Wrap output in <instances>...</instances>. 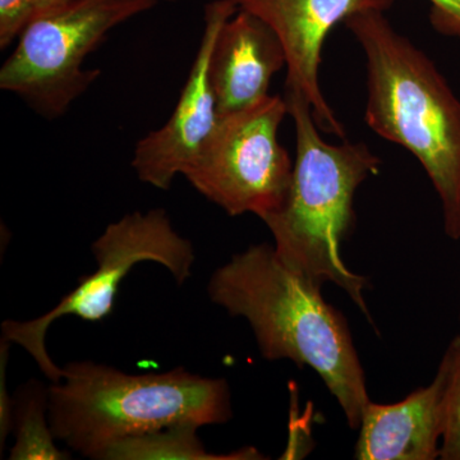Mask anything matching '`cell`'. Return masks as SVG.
Instances as JSON below:
<instances>
[{
	"label": "cell",
	"mask_w": 460,
	"mask_h": 460,
	"mask_svg": "<svg viewBox=\"0 0 460 460\" xmlns=\"http://www.w3.org/2000/svg\"><path fill=\"white\" fill-rule=\"evenodd\" d=\"M321 284L293 270L274 247L251 246L208 281L214 304L244 317L269 361L292 359L320 375L352 429L370 402L358 354L343 314L326 304Z\"/></svg>",
	"instance_id": "obj_1"
},
{
	"label": "cell",
	"mask_w": 460,
	"mask_h": 460,
	"mask_svg": "<svg viewBox=\"0 0 460 460\" xmlns=\"http://www.w3.org/2000/svg\"><path fill=\"white\" fill-rule=\"evenodd\" d=\"M229 385L177 368L129 375L93 362L69 363L48 389V420L57 440L102 459L114 445L180 426L232 419Z\"/></svg>",
	"instance_id": "obj_2"
},
{
	"label": "cell",
	"mask_w": 460,
	"mask_h": 460,
	"mask_svg": "<svg viewBox=\"0 0 460 460\" xmlns=\"http://www.w3.org/2000/svg\"><path fill=\"white\" fill-rule=\"evenodd\" d=\"M367 66L366 122L411 151L440 196L445 232L460 238V100L432 60L396 32L384 12L345 21Z\"/></svg>",
	"instance_id": "obj_3"
},
{
	"label": "cell",
	"mask_w": 460,
	"mask_h": 460,
	"mask_svg": "<svg viewBox=\"0 0 460 460\" xmlns=\"http://www.w3.org/2000/svg\"><path fill=\"white\" fill-rule=\"evenodd\" d=\"M284 98L296 127L292 187L286 205L263 223L286 265L317 283L337 284L370 319L367 279L345 266L341 243L353 226L356 190L377 174L380 159L365 144L323 140L310 102L296 87L287 84Z\"/></svg>",
	"instance_id": "obj_4"
},
{
	"label": "cell",
	"mask_w": 460,
	"mask_h": 460,
	"mask_svg": "<svg viewBox=\"0 0 460 460\" xmlns=\"http://www.w3.org/2000/svg\"><path fill=\"white\" fill-rule=\"evenodd\" d=\"M157 0H71L36 17L0 68V89L48 119L62 117L99 77L84 60L115 27Z\"/></svg>",
	"instance_id": "obj_5"
},
{
	"label": "cell",
	"mask_w": 460,
	"mask_h": 460,
	"mask_svg": "<svg viewBox=\"0 0 460 460\" xmlns=\"http://www.w3.org/2000/svg\"><path fill=\"white\" fill-rule=\"evenodd\" d=\"M284 96L219 115L217 127L184 177L230 217L251 213L265 222L286 205L293 181L289 154L278 141L288 115Z\"/></svg>",
	"instance_id": "obj_6"
},
{
	"label": "cell",
	"mask_w": 460,
	"mask_h": 460,
	"mask_svg": "<svg viewBox=\"0 0 460 460\" xmlns=\"http://www.w3.org/2000/svg\"><path fill=\"white\" fill-rule=\"evenodd\" d=\"M93 252L98 269L81 279L53 310L26 323L8 320L2 325L5 341L21 345L31 354L51 383H59L63 377V368L51 361L45 345V337L54 321L63 316H77L93 323L104 320L113 310L120 283L137 263H160L172 272L178 284H183L190 277L195 262L192 243L175 232L163 208L147 213L136 211L109 224L93 242Z\"/></svg>",
	"instance_id": "obj_7"
},
{
	"label": "cell",
	"mask_w": 460,
	"mask_h": 460,
	"mask_svg": "<svg viewBox=\"0 0 460 460\" xmlns=\"http://www.w3.org/2000/svg\"><path fill=\"white\" fill-rule=\"evenodd\" d=\"M232 0H213L205 7V27L189 78L168 122L136 145L132 168L138 180L157 190L171 189L178 174L195 162L217 120V99L210 81V59L224 23L235 12Z\"/></svg>",
	"instance_id": "obj_8"
},
{
	"label": "cell",
	"mask_w": 460,
	"mask_h": 460,
	"mask_svg": "<svg viewBox=\"0 0 460 460\" xmlns=\"http://www.w3.org/2000/svg\"><path fill=\"white\" fill-rule=\"evenodd\" d=\"M238 9L263 21L277 33L287 57V84L310 102L320 129L344 137L343 124L320 89L321 51L326 36L363 12H385L395 0H232Z\"/></svg>",
	"instance_id": "obj_9"
},
{
	"label": "cell",
	"mask_w": 460,
	"mask_h": 460,
	"mask_svg": "<svg viewBox=\"0 0 460 460\" xmlns=\"http://www.w3.org/2000/svg\"><path fill=\"white\" fill-rule=\"evenodd\" d=\"M287 66L277 33L263 21L238 9L224 23L210 59V81L219 115L233 113L269 95L272 77Z\"/></svg>",
	"instance_id": "obj_10"
},
{
	"label": "cell",
	"mask_w": 460,
	"mask_h": 460,
	"mask_svg": "<svg viewBox=\"0 0 460 460\" xmlns=\"http://www.w3.org/2000/svg\"><path fill=\"white\" fill-rule=\"evenodd\" d=\"M449 363L434 381L394 404L368 402L354 449L357 460H434L440 456Z\"/></svg>",
	"instance_id": "obj_11"
},
{
	"label": "cell",
	"mask_w": 460,
	"mask_h": 460,
	"mask_svg": "<svg viewBox=\"0 0 460 460\" xmlns=\"http://www.w3.org/2000/svg\"><path fill=\"white\" fill-rule=\"evenodd\" d=\"M196 426H180L129 438L114 445L102 459H262V454L246 447L228 456L208 454L196 436Z\"/></svg>",
	"instance_id": "obj_12"
},
{
	"label": "cell",
	"mask_w": 460,
	"mask_h": 460,
	"mask_svg": "<svg viewBox=\"0 0 460 460\" xmlns=\"http://www.w3.org/2000/svg\"><path fill=\"white\" fill-rule=\"evenodd\" d=\"M48 390L39 384H29L16 399L14 425L16 444L9 459H69L68 454L54 445V436L48 420Z\"/></svg>",
	"instance_id": "obj_13"
},
{
	"label": "cell",
	"mask_w": 460,
	"mask_h": 460,
	"mask_svg": "<svg viewBox=\"0 0 460 460\" xmlns=\"http://www.w3.org/2000/svg\"><path fill=\"white\" fill-rule=\"evenodd\" d=\"M449 363L444 399V429L440 456L443 460H460V335L454 339L444 354Z\"/></svg>",
	"instance_id": "obj_14"
},
{
	"label": "cell",
	"mask_w": 460,
	"mask_h": 460,
	"mask_svg": "<svg viewBox=\"0 0 460 460\" xmlns=\"http://www.w3.org/2000/svg\"><path fill=\"white\" fill-rule=\"evenodd\" d=\"M35 16V0H0V48L18 40Z\"/></svg>",
	"instance_id": "obj_15"
},
{
	"label": "cell",
	"mask_w": 460,
	"mask_h": 460,
	"mask_svg": "<svg viewBox=\"0 0 460 460\" xmlns=\"http://www.w3.org/2000/svg\"><path fill=\"white\" fill-rule=\"evenodd\" d=\"M431 23L438 32L460 39V0H429Z\"/></svg>",
	"instance_id": "obj_16"
},
{
	"label": "cell",
	"mask_w": 460,
	"mask_h": 460,
	"mask_svg": "<svg viewBox=\"0 0 460 460\" xmlns=\"http://www.w3.org/2000/svg\"><path fill=\"white\" fill-rule=\"evenodd\" d=\"M71 0H35L36 17L42 16V14L49 13L54 9L62 7ZM33 18V20H35ZM32 20V21H33Z\"/></svg>",
	"instance_id": "obj_17"
},
{
	"label": "cell",
	"mask_w": 460,
	"mask_h": 460,
	"mask_svg": "<svg viewBox=\"0 0 460 460\" xmlns=\"http://www.w3.org/2000/svg\"><path fill=\"white\" fill-rule=\"evenodd\" d=\"M157 2L174 3L177 2V0H157Z\"/></svg>",
	"instance_id": "obj_18"
}]
</instances>
